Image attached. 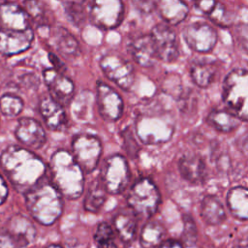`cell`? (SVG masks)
<instances>
[{
	"label": "cell",
	"mask_w": 248,
	"mask_h": 248,
	"mask_svg": "<svg viewBox=\"0 0 248 248\" xmlns=\"http://www.w3.org/2000/svg\"><path fill=\"white\" fill-rule=\"evenodd\" d=\"M0 166L14 188L24 194L40 183L46 172L43 160L19 145H9L2 151Z\"/></svg>",
	"instance_id": "obj_1"
},
{
	"label": "cell",
	"mask_w": 248,
	"mask_h": 248,
	"mask_svg": "<svg viewBox=\"0 0 248 248\" xmlns=\"http://www.w3.org/2000/svg\"><path fill=\"white\" fill-rule=\"evenodd\" d=\"M83 174L72 153L59 149L52 154L49 161L50 183L62 196L70 200L79 198L83 192Z\"/></svg>",
	"instance_id": "obj_2"
},
{
	"label": "cell",
	"mask_w": 248,
	"mask_h": 248,
	"mask_svg": "<svg viewBox=\"0 0 248 248\" xmlns=\"http://www.w3.org/2000/svg\"><path fill=\"white\" fill-rule=\"evenodd\" d=\"M25 203L32 218L45 226L55 223L63 211L62 195L43 180L25 193Z\"/></svg>",
	"instance_id": "obj_3"
},
{
	"label": "cell",
	"mask_w": 248,
	"mask_h": 248,
	"mask_svg": "<svg viewBox=\"0 0 248 248\" xmlns=\"http://www.w3.org/2000/svg\"><path fill=\"white\" fill-rule=\"evenodd\" d=\"M222 97L230 112L242 121L247 120L248 75L244 69H235L228 74L223 83Z\"/></svg>",
	"instance_id": "obj_4"
},
{
	"label": "cell",
	"mask_w": 248,
	"mask_h": 248,
	"mask_svg": "<svg viewBox=\"0 0 248 248\" xmlns=\"http://www.w3.org/2000/svg\"><path fill=\"white\" fill-rule=\"evenodd\" d=\"M160 202V193L148 178L138 180L131 187L127 196V202L132 211L141 218L151 217L156 212Z\"/></svg>",
	"instance_id": "obj_5"
},
{
	"label": "cell",
	"mask_w": 248,
	"mask_h": 248,
	"mask_svg": "<svg viewBox=\"0 0 248 248\" xmlns=\"http://www.w3.org/2000/svg\"><path fill=\"white\" fill-rule=\"evenodd\" d=\"M107 191L111 195L122 193L130 180V170L126 159L115 154L106 159L99 178Z\"/></svg>",
	"instance_id": "obj_6"
},
{
	"label": "cell",
	"mask_w": 248,
	"mask_h": 248,
	"mask_svg": "<svg viewBox=\"0 0 248 248\" xmlns=\"http://www.w3.org/2000/svg\"><path fill=\"white\" fill-rule=\"evenodd\" d=\"M136 126L137 134L140 140L148 144L168 141L174 130L172 120L163 114L140 116Z\"/></svg>",
	"instance_id": "obj_7"
},
{
	"label": "cell",
	"mask_w": 248,
	"mask_h": 248,
	"mask_svg": "<svg viewBox=\"0 0 248 248\" xmlns=\"http://www.w3.org/2000/svg\"><path fill=\"white\" fill-rule=\"evenodd\" d=\"M101 140L94 135H77L72 142V155L83 172L93 171L100 162Z\"/></svg>",
	"instance_id": "obj_8"
},
{
	"label": "cell",
	"mask_w": 248,
	"mask_h": 248,
	"mask_svg": "<svg viewBox=\"0 0 248 248\" xmlns=\"http://www.w3.org/2000/svg\"><path fill=\"white\" fill-rule=\"evenodd\" d=\"M89 16L95 26L105 30L113 29L124 17L123 0H92Z\"/></svg>",
	"instance_id": "obj_9"
},
{
	"label": "cell",
	"mask_w": 248,
	"mask_h": 248,
	"mask_svg": "<svg viewBox=\"0 0 248 248\" xmlns=\"http://www.w3.org/2000/svg\"><path fill=\"white\" fill-rule=\"evenodd\" d=\"M100 67L104 74L120 88L129 90L133 85L135 79L133 66L120 55L105 54L100 60Z\"/></svg>",
	"instance_id": "obj_10"
},
{
	"label": "cell",
	"mask_w": 248,
	"mask_h": 248,
	"mask_svg": "<svg viewBox=\"0 0 248 248\" xmlns=\"http://www.w3.org/2000/svg\"><path fill=\"white\" fill-rule=\"evenodd\" d=\"M156 52V57L164 62H174L178 56V42L175 32L166 23L153 27L150 34Z\"/></svg>",
	"instance_id": "obj_11"
},
{
	"label": "cell",
	"mask_w": 248,
	"mask_h": 248,
	"mask_svg": "<svg viewBox=\"0 0 248 248\" xmlns=\"http://www.w3.org/2000/svg\"><path fill=\"white\" fill-rule=\"evenodd\" d=\"M183 37L188 46L197 52H208L217 43L215 29L201 21L188 24L183 31Z\"/></svg>",
	"instance_id": "obj_12"
},
{
	"label": "cell",
	"mask_w": 248,
	"mask_h": 248,
	"mask_svg": "<svg viewBox=\"0 0 248 248\" xmlns=\"http://www.w3.org/2000/svg\"><path fill=\"white\" fill-rule=\"evenodd\" d=\"M45 83L49 96L61 106H67L72 101L75 86L73 81L55 69H46L43 72Z\"/></svg>",
	"instance_id": "obj_13"
},
{
	"label": "cell",
	"mask_w": 248,
	"mask_h": 248,
	"mask_svg": "<svg viewBox=\"0 0 248 248\" xmlns=\"http://www.w3.org/2000/svg\"><path fill=\"white\" fill-rule=\"evenodd\" d=\"M97 105L106 121L118 120L123 112V101L119 94L104 82L97 83Z\"/></svg>",
	"instance_id": "obj_14"
},
{
	"label": "cell",
	"mask_w": 248,
	"mask_h": 248,
	"mask_svg": "<svg viewBox=\"0 0 248 248\" xmlns=\"http://www.w3.org/2000/svg\"><path fill=\"white\" fill-rule=\"evenodd\" d=\"M34 39V33L29 27L24 30L0 29V53L13 56L27 50Z\"/></svg>",
	"instance_id": "obj_15"
},
{
	"label": "cell",
	"mask_w": 248,
	"mask_h": 248,
	"mask_svg": "<svg viewBox=\"0 0 248 248\" xmlns=\"http://www.w3.org/2000/svg\"><path fill=\"white\" fill-rule=\"evenodd\" d=\"M15 136L21 144L31 149H39L46 141V135L43 126L31 117H22L18 120Z\"/></svg>",
	"instance_id": "obj_16"
},
{
	"label": "cell",
	"mask_w": 248,
	"mask_h": 248,
	"mask_svg": "<svg viewBox=\"0 0 248 248\" xmlns=\"http://www.w3.org/2000/svg\"><path fill=\"white\" fill-rule=\"evenodd\" d=\"M5 232L16 240L20 248L31 244L37 234L34 224L22 214L13 215L6 224Z\"/></svg>",
	"instance_id": "obj_17"
},
{
	"label": "cell",
	"mask_w": 248,
	"mask_h": 248,
	"mask_svg": "<svg viewBox=\"0 0 248 248\" xmlns=\"http://www.w3.org/2000/svg\"><path fill=\"white\" fill-rule=\"evenodd\" d=\"M40 113L47 126L52 131L62 130L67 123V116L62 106L50 96H44L39 103Z\"/></svg>",
	"instance_id": "obj_18"
},
{
	"label": "cell",
	"mask_w": 248,
	"mask_h": 248,
	"mask_svg": "<svg viewBox=\"0 0 248 248\" xmlns=\"http://www.w3.org/2000/svg\"><path fill=\"white\" fill-rule=\"evenodd\" d=\"M178 170L181 176L192 184H201L206 176V166L203 160L195 154H186L179 160Z\"/></svg>",
	"instance_id": "obj_19"
},
{
	"label": "cell",
	"mask_w": 248,
	"mask_h": 248,
	"mask_svg": "<svg viewBox=\"0 0 248 248\" xmlns=\"http://www.w3.org/2000/svg\"><path fill=\"white\" fill-rule=\"evenodd\" d=\"M0 23L5 29L10 30L29 28L28 16L23 8L11 2L0 4Z\"/></svg>",
	"instance_id": "obj_20"
},
{
	"label": "cell",
	"mask_w": 248,
	"mask_h": 248,
	"mask_svg": "<svg viewBox=\"0 0 248 248\" xmlns=\"http://www.w3.org/2000/svg\"><path fill=\"white\" fill-rule=\"evenodd\" d=\"M129 52L133 59L142 67H150L155 63L156 52L152 38L149 35H141L129 45Z\"/></svg>",
	"instance_id": "obj_21"
},
{
	"label": "cell",
	"mask_w": 248,
	"mask_h": 248,
	"mask_svg": "<svg viewBox=\"0 0 248 248\" xmlns=\"http://www.w3.org/2000/svg\"><path fill=\"white\" fill-rule=\"evenodd\" d=\"M154 9L165 22L172 25L183 21L189 12L187 5L182 0H155Z\"/></svg>",
	"instance_id": "obj_22"
},
{
	"label": "cell",
	"mask_w": 248,
	"mask_h": 248,
	"mask_svg": "<svg viewBox=\"0 0 248 248\" xmlns=\"http://www.w3.org/2000/svg\"><path fill=\"white\" fill-rule=\"evenodd\" d=\"M197 9L205 14L214 23L220 26H229L232 21V15L227 8L216 0H193Z\"/></svg>",
	"instance_id": "obj_23"
},
{
	"label": "cell",
	"mask_w": 248,
	"mask_h": 248,
	"mask_svg": "<svg viewBox=\"0 0 248 248\" xmlns=\"http://www.w3.org/2000/svg\"><path fill=\"white\" fill-rule=\"evenodd\" d=\"M51 44L66 58L76 57L79 53V46L76 38L65 28L57 27L51 37Z\"/></svg>",
	"instance_id": "obj_24"
},
{
	"label": "cell",
	"mask_w": 248,
	"mask_h": 248,
	"mask_svg": "<svg viewBox=\"0 0 248 248\" xmlns=\"http://www.w3.org/2000/svg\"><path fill=\"white\" fill-rule=\"evenodd\" d=\"M227 204L231 213L239 220L248 218V191L245 187L232 188L227 195Z\"/></svg>",
	"instance_id": "obj_25"
},
{
	"label": "cell",
	"mask_w": 248,
	"mask_h": 248,
	"mask_svg": "<svg viewBox=\"0 0 248 248\" xmlns=\"http://www.w3.org/2000/svg\"><path fill=\"white\" fill-rule=\"evenodd\" d=\"M201 217L211 226L223 223L226 219V213L221 202L214 196H205L201 202Z\"/></svg>",
	"instance_id": "obj_26"
},
{
	"label": "cell",
	"mask_w": 248,
	"mask_h": 248,
	"mask_svg": "<svg viewBox=\"0 0 248 248\" xmlns=\"http://www.w3.org/2000/svg\"><path fill=\"white\" fill-rule=\"evenodd\" d=\"M113 225L121 240L130 242L134 239L137 232L138 216L133 211H121L115 215Z\"/></svg>",
	"instance_id": "obj_27"
},
{
	"label": "cell",
	"mask_w": 248,
	"mask_h": 248,
	"mask_svg": "<svg viewBox=\"0 0 248 248\" xmlns=\"http://www.w3.org/2000/svg\"><path fill=\"white\" fill-rule=\"evenodd\" d=\"M217 67L215 62L210 61H198L194 62L190 74L193 81L199 86L205 88L209 86L216 76Z\"/></svg>",
	"instance_id": "obj_28"
},
{
	"label": "cell",
	"mask_w": 248,
	"mask_h": 248,
	"mask_svg": "<svg viewBox=\"0 0 248 248\" xmlns=\"http://www.w3.org/2000/svg\"><path fill=\"white\" fill-rule=\"evenodd\" d=\"M207 122L217 131L222 133H230L240 125L241 119H239L232 112L221 109H214L208 114Z\"/></svg>",
	"instance_id": "obj_29"
},
{
	"label": "cell",
	"mask_w": 248,
	"mask_h": 248,
	"mask_svg": "<svg viewBox=\"0 0 248 248\" xmlns=\"http://www.w3.org/2000/svg\"><path fill=\"white\" fill-rule=\"evenodd\" d=\"M166 231L164 226L157 222L151 221L146 223L140 232V242L142 248H156L163 242Z\"/></svg>",
	"instance_id": "obj_30"
},
{
	"label": "cell",
	"mask_w": 248,
	"mask_h": 248,
	"mask_svg": "<svg viewBox=\"0 0 248 248\" xmlns=\"http://www.w3.org/2000/svg\"><path fill=\"white\" fill-rule=\"evenodd\" d=\"M107 191L100 179L92 181L84 199V209L88 212L97 213L106 202Z\"/></svg>",
	"instance_id": "obj_31"
},
{
	"label": "cell",
	"mask_w": 248,
	"mask_h": 248,
	"mask_svg": "<svg viewBox=\"0 0 248 248\" xmlns=\"http://www.w3.org/2000/svg\"><path fill=\"white\" fill-rule=\"evenodd\" d=\"M23 10L26 15L41 26L49 23V12L46 4L42 0H24Z\"/></svg>",
	"instance_id": "obj_32"
},
{
	"label": "cell",
	"mask_w": 248,
	"mask_h": 248,
	"mask_svg": "<svg viewBox=\"0 0 248 248\" xmlns=\"http://www.w3.org/2000/svg\"><path fill=\"white\" fill-rule=\"evenodd\" d=\"M91 94L90 92H81L78 97L73 103L72 110L75 118L78 121H87L92 116V106H91Z\"/></svg>",
	"instance_id": "obj_33"
},
{
	"label": "cell",
	"mask_w": 248,
	"mask_h": 248,
	"mask_svg": "<svg viewBox=\"0 0 248 248\" xmlns=\"http://www.w3.org/2000/svg\"><path fill=\"white\" fill-rule=\"evenodd\" d=\"M87 0H62L68 19L76 26H79L85 17V5Z\"/></svg>",
	"instance_id": "obj_34"
},
{
	"label": "cell",
	"mask_w": 248,
	"mask_h": 248,
	"mask_svg": "<svg viewBox=\"0 0 248 248\" xmlns=\"http://www.w3.org/2000/svg\"><path fill=\"white\" fill-rule=\"evenodd\" d=\"M24 104L20 97L7 93L0 98V110L7 117H16L23 109Z\"/></svg>",
	"instance_id": "obj_35"
},
{
	"label": "cell",
	"mask_w": 248,
	"mask_h": 248,
	"mask_svg": "<svg viewBox=\"0 0 248 248\" xmlns=\"http://www.w3.org/2000/svg\"><path fill=\"white\" fill-rule=\"evenodd\" d=\"M98 248H115V233L113 229L106 222L100 223L93 235Z\"/></svg>",
	"instance_id": "obj_36"
},
{
	"label": "cell",
	"mask_w": 248,
	"mask_h": 248,
	"mask_svg": "<svg viewBox=\"0 0 248 248\" xmlns=\"http://www.w3.org/2000/svg\"><path fill=\"white\" fill-rule=\"evenodd\" d=\"M198 239V230L193 218L188 215H183V230H182V241L187 247L195 245Z\"/></svg>",
	"instance_id": "obj_37"
},
{
	"label": "cell",
	"mask_w": 248,
	"mask_h": 248,
	"mask_svg": "<svg viewBox=\"0 0 248 248\" xmlns=\"http://www.w3.org/2000/svg\"><path fill=\"white\" fill-rule=\"evenodd\" d=\"M123 142L128 155L131 158H136L138 156L140 146L135 140L133 131H131V129L129 128L123 132Z\"/></svg>",
	"instance_id": "obj_38"
},
{
	"label": "cell",
	"mask_w": 248,
	"mask_h": 248,
	"mask_svg": "<svg viewBox=\"0 0 248 248\" xmlns=\"http://www.w3.org/2000/svg\"><path fill=\"white\" fill-rule=\"evenodd\" d=\"M0 248H20L16 240L7 232H0Z\"/></svg>",
	"instance_id": "obj_39"
},
{
	"label": "cell",
	"mask_w": 248,
	"mask_h": 248,
	"mask_svg": "<svg viewBox=\"0 0 248 248\" xmlns=\"http://www.w3.org/2000/svg\"><path fill=\"white\" fill-rule=\"evenodd\" d=\"M136 8L143 13H150L155 8V0H132Z\"/></svg>",
	"instance_id": "obj_40"
},
{
	"label": "cell",
	"mask_w": 248,
	"mask_h": 248,
	"mask_svg": "<svg viewBox=\"0 0 248 248\" xmlns=\"http://www.w3.org/2000/svg\"><path fill=\"white\" fill-rule=\"evenodd\" d=\"M9 195V188L4 179V177L0 174V205L5 202Z\"/></svg>",
	"instance_id": "obj_41"
},
{
	"label": "cell",
	"mask_w": 248,
	"mask_h": 248,
	"mask_svg": "<svg viewBox=\"0 0 248 248\" xmlns=\"http://www.w3.org/2000/svg\"><path fill=\"white\" fill-rule=\"evenodd\" d=\"M157 248H183V247L178 241L167 240V241L161 242V244L157 246Z\"/></svg>",
	"instance_id": "obj_42"
},
{
	"label": "cell",
	"mask_w": 248,
	"mask_h": 248,
	"mask_svg": "<svg viewBox=\"0 0 248 248\" xmlns=\"http://www.w3.org/2000/svg\"><path fill=\"white\" fill-rule=\"evenodd\" d=\"M49 60H50V61H51V63L53 64L54 69H55V70H57V71H59V72H61V71H60V69L62 68L63 64L60 62V60L58 59V57H57V56H55V55H54V54H52V53H49Z\"/></svg>",
	"instance_id": "obj_43"
},
{
	"label": "cell",
	"mask_w": 248,
	"mask_h": 248,
	"mask_svg": "<svg viewBox=\"0 0 248 248\" xmlns=\"http://www.w3.org/2000/svg\"><path fill=\"white\" fill-rule=\"evenodd\" d=\"M46 248H62V247L60 245H57V244H50Z\"/></svg>",
	"instance_id": "obj_44"
},
{
	"label": "cell",
	"mask_w": 248,
	"mask_h": 248,
	"mask_svg": "<svg viewBox=\"0 0 248 248\" xmlns=\"http://www.w3.org/2000/svg\"><path fill=\"white\" fill-rule=\"evenodd\" d=\"M233 248H247V246L246 245H238V246H235Z\"/></svg>",
	"instance_id": "obj_45"
},
{
	"label": "cell",
	"mask_w": 248,
	"mask_h": 248,
	"mask_svg": "<svg viewBox=\"0 0 248 248\" xmlns=\"http://www.w3.org/2000/svg\"><path fill=\"white\" fill-rule=\"evenodd\" d=\"M8 2V0H0V4H3V3H6Z\"/></svg>",
	"instance_id": "obj_46"
}]
</instances>
